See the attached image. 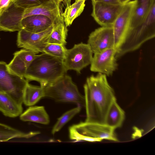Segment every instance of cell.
<instances>
[{"instance_id": "83f0119b", "label": "cell", "mask_w": 155, "mask_h": 155, "mask_svg": "<svg viewBox=\"0 0 155 155\" xmlns=\"http://www.w3.org/2000/svg\"><path fill=\"white\" fill-rule=\"evenodd\" d=\"M103 2L105 3L113 4H120V0H91Z\"/></svg>"}, {"instance_id": "3957f363", "label": "cell", "mask_w": 155, "mask_h": 155, "mask_svg": "<svg viewBox=\"0 0 155 155\" xmlns=\"http://www.w3.org/2000/svg\"><path fill=\"white\" fill-rule=\"evenodd\" d=\"M155 36V3L145 18L141 23L129 28L123 43L116 53L117 59L127 53L139 48Z\"/></svg>"}, {"instance_id": "44dd1931", "label": "cell", "mask_w": 155, "mask_h": 155, "mask_svg": "<svg viewBox=\"0 0 155 155\" xmlns=\"http://www.w3.org/2000/svg\"><path fill=\"white\" fill-rule=\"evenodd\" d=\"M43 97H44L43 88L28 83L24 91L23 102L25 105L30 107L35 105Z\"/></svg>"}, {"instance_id": "9c48e42d", "label": "cell", "mask_w": 155, "mask_h": 155, "mask_svg": "<svg viewBox=\"0 0 155 155\" xmlns=\"http://www.w3.org/2000/svg\"><path fill=\"white\" fill-rule=\"evenodd\" d=\"M91 16L101 26H112L124 5L92 0Z\"/></svg>"}, {"instance_id": "ac0fdd59", "label": "cell", "mask_w": 155, "mask_h": 155, "mask_svg": "<svg viewBox=\"0 0 155 155\" xmlns=\"http://www.w3.org/2000/svg\"><path fill=\"white\" fill-rule=\"evenodd\" d=\"M125 117L124 111L117 102L116 99H114L108 111L105 124L115 129L121 126Z\"/></svg>"}, {"instance_id": "f1b7e54d", "label": "cell", "mask_w": 155, "mask_h": 155, "mask_svg": "<svg viewBox=\"0 0 155 155\" xmlns=\"http://www.w3.org/2000/svg\"><path fill=\"white\" fill-rule=\"evenodd\" d=\"M71 0H63L62 2L64 5L66 7L71 5Z\"/></svg>"}, {"instance_id": "6da1fadb", "label": "cell", "mask_w": 155, "mask_h": 155, "mask_svg": "<svg viewBox=\"0 0 155 155\" xmlns=\"http://www.w3.org/2000/svg\"><path fill=\"white\" fill-rule=\"evenodd\" d=\"M86 118L85 121L105 124L106 117L113 101L114 91L107 76L98 73L87 78L84 86Z\"/></svg>"}, {"instance_id": "5bb4252c", "label": "cell", "mask_w": 155, "mask_h": 155, "mask_svg": "<svg viewBox=\"0 0 155 155\" xmlns=\"http://www.w3.org/2000/svg\"><path fill=\"white\" fill-rule=\"evenodd\" d=\"M23 103L9 94L0 92V111L5 116L14 118L22 113Z\"/></svg>"}, {"instance_id": "5b68a950", "label": "cell", "mask_w": 155, "mask_h": 155, "mask_svg": "<svg viewBox=\"0 0 155 155\" xmlns=\"http://www.w3.org/2000/svg\"><path fill=\"white\" fill-rule=\"evenodd\" d=\"M114 130L106 124L85 121L69 127V137L76 141L100 142L103 139L118 141Z\"/></svg>"}, {"instance_id": "2e32d148", "label": "cell", "mask_w": 155, "mask_h": 155, "mask_svg": "<svg viewBox=\"0 0 155 155\" xmlns=\"http://www.w3.org/2000/svg\"><path fill=\"white\" fill-rule=\"evenodd\" d=\"M23 121H30L44 125L50 122L49 116L43 106H30L20 115Z\"/></svg>"}, {"instance_id": "52a82bcc", "label": "cell", "mask_w": 155, "mask_h": 155, "mask_svg": "<svg viewBox=\"0 0 155 155\" xmlns=\"http://www.w3.org/2000/svg\"><path fill=\"white\" fill-rule=\"evenodd\" d=\"M93 54L87 43L75 44L71 48L67 49L63 61L66 69L74 70L80 73L82 69L91 64Z\"/></svg>"}, {"instance_id": "4316f807", "label": "cell", "mask_w": 155, "mask_h": 155, "mask_svg": "<svg viewBox=\"0 0 155 155\" xmlns=\"http://www.w3.org/2000/svg\"><path fill=\"white\" fill-rule=\"evenodd\" d=\"M16 0H0V15L14 3Z\"/></svg>"}, {"instance_id": "7c38bea8", "label": "cell", "mask_w": 155, "mask_h": 155, "mask_svg": "<svg viewBox=\"0 0 155 155\" xmlns=\"http://www.w3.org/2000/svg\"><path fill=\"white\" fill-rule=\"evenodd\" d=\"M87 44L93 54L114 48V39L112 26H101L91 32Z\"/></svg>"}, {"instance_id": "4fadbf2b", "label": "cell", "mask_w": 155, "mask_h": 155, "mask_svg": "<svg viewBox=\"0 0 155 155\" xmlns=\"http://www.w3.org/2000/svg\"><path fill=\"white\" fill-rule=\"evenodd\" d=\"M35 15L45 16L49 18L53 23L64 21L60 7L53 0H49L38 5L25 8L22 18L23 19Z\"/></svg>"}, {"instance_id": "8fae6325", "label": "cell", "mask_w": 155, "mask_h": 155, "mask_svg": "<svg viewBox=\"0 0 155 155\" xmlns=\"http://www.w3.org/2000/svg\"><path fill=\"white\" fill-rule=\"evenodd\" d=\"M116 51L114 48L94 54L90 64V70L110 76L117 69L118 64L115 57Z\"/></svg>"}, {"instance_id": "8992f818", "label": "cell", "mask_w": 155, "mask_h": 155, "mask_svg": "<svg viewBox=\"0 0 155 155\" xmlns=\"http://www.w3.org/2000/svg\"><path fill=\"white\" fill-rule=\"evenodd\" d=\"M28 81L11 71L7 64L0 61V92L8 94L22 103L24 91Z\"/></svg>"}, {"instance_id": "30bf717a", "label": "cell", "mask_w": 155, "mask_h": 155, "mask_svg": "<svg viewBox=\"0 0 155 155\" xmlns=\"http://www.w3.org/2000/svg\"><path fill=\"white\" fill-rule=\"evenodd\" d=\"M135 3V0H132L124 4L112 26L114 39V48L116 53L122 45L129 28Z\"/></svg>"}, {"instance_id": "d4e9b609", "label": "cell", "mask_w": 155, "mask_h": 155, "mask_svg": "<svg viewBox=\"0 0 155 155\" xmlns=\"http://www.w3.org/2000/svg\"><path fill=\"white\" fill-rule=\"evenodd\" d=\"M67 49L65 46L55 43H48L43 49L45 53L58 58L63 61L66 55Z\"/></svg>"}, {"instance_id": "f546056e", "label": "cell", "mask_w": 155, "mask_h": 155, "mask_svg": "<svg viewBox=\"0 0 155 155\" xmlns=\"http://www.w3.org/2000/svg\"><path fill=\"white\" fill-rule=\"evenodd\" d=\"M132 0H120V3L121 4L124 5L128 2Z\"/></svg>"}, {"instance_id": "cb8c5ba5", "label": "cell", "mask_w": 155, "mask_h": 155, "mask_svg": "<svg viewBox=\"0 0 155 155\" xmlns=\"http://www.w3.org/2000/svg\"><path fill=\"white\" fill-rule=\"evenodd\" d=\"M81 107L78 105L77 107L71 109L62 114L59 118L52 130L51 133L54 134L59 131L69 121L81 111Z\"/></svg>"}, {"instance_id": "ba28073f", "label": "cell", "mask_w": 155, "mask_h": 155, "mask_svg": "<svg viewBox=\"0 0 155 155\" xmlns=\"http://www.w3.org/2000/svg\"><path fill=\"white\" fill-rule=\"evenodd\" d=\"M52 28L53 24L45 30L38 33L21 29L18 31V34L17 46L37 54L43 53L44 48L48 43Z\"/></svg>"}, {"instance_id": "ffe728a7", "label": "cell", "mask_w": 155, "mask_h": 155, "mask_svg": "<svg viewBox=\"0 0 155 155\" xmlns=\"http://www.w3.org/2000/svg\"><path fill=\"white\" fill-rule=\"evenodd\" d=\"M85 1L75 0L72 4L66 7L62 15L67 27L70 26L74 19L82 13L85 6Z\"/></svg>"}, {"instance_id": "7a4b0ae2", "label": "cell", "mask_w": 155, "mask_h": 155, "mask_svg": "<svg viewBox=\"0 0 155 155\" xmlns=\"http://www.w3.org/2000/svg\"><path fill=\"white\" fill-rule=\"evenodd\" d=\"M63 61L45 53L38 54L28 66L24 78L44 88L66 74Z\"/></svg>"}, {"instance_id": "e0dca14e", "label": "cell", "mask_w": 155, "mask_h": 155, "mask_svg": "<svg viewBox=\"0 0 155 155\" xmlns=\"http://www.w3.org/2000/svg\"><path fill=\"white\" fill-rule=\"evenodd\" d=\"M129 28L142 22L147 17L155 0H135Z\"/></svg>"}, {"instance_id": "484cf974", "label": "cell", "mask_w": 155, "mask_h": 155, "mask_svg": "<svg viewBox=\"0 0 155 155\" xmlns=\"http://www.w3.org/2000/svg\"><path fill=\"white\" fill-rule=\"evenodd\" d=\"M49 0H16L14 4L17 6L26 8L33 7Z\"/></svg>"}, {"instance_id": "603a6c76", "label": "cell", "mask_w": 155, "mask_h": 155, "mask_svg": "<svg viewBox=\"0 0 155 155\" xmlns=\"http://www.w3.org/2000/svg\"><path fill=\"white\" fill-rule=\"evenodd\" d=\"M13 58L7 64L9 70L15 74L24 77L28 65L18 51L13 54Z\"/></svg>"}, {"instance_id": "277c9868", "label": "cell", "mask_w": 155, "mask_h": 155, "mask_svg": "<svg viewBox=\"0 0 155 155\" xmlns=\"http://www.w3.org/2000/svg\"><path fill=\"white\" fill-rule=\"evenodd\" d=\"M43 88L44 97L58 102L73 103L85 107L84 96L80 93L68 75H64Z\"/></svg>"}, {"instance_id": "d6986e66", "label": "cell", "mask_w": 155, "mask_h": 155, "mask_svg": "<svg viewBox=\"0 0 155 155\" xmlns=\"http://www.w3.org/2000/svg\"><path fill=\"white\" fill-rule=\"evenodd\" d=\"M39 131L25 133L5 124L0 123V142L8 141L15 138L28 139L39 134Z\"/></svg>"}, {"instance_id": "9a60e30c", "label": "cell", "mask_w": 155, "mask_h": 155, "mask_svg": "<svg viewBox=\"0 0 155 155\" xmlns=\"http://www.w3.org/2000/svg\"><path fill=\"white\" fill-rule=\"evenodd\" d=\"M22 29L38 33L44 31L53 24L48 17L42 15H35L23 18L21 21Z\"/></svg>"}, {"instance_id": "7402d4cb", "label": "cell", "mask_w": 155, "mask_h": 155, "mask_svg": "<svg viewBox=\"0 0 155 155\" xmlns=\"http://www.w3.org/2000/svg\"><path fill=\"white\" fill-rule=\"evenodd\" d=\"M68 29L64 21H59L53 24V28L49 36L48 43L61 44L64 46L66 41Z\"/></svg>"}, {"instance_id": "4dcf8cb0", "label": "cell", "mask_w": 155, "mask_h": 155, "mask_svg": "<svg viewBox=\"0 0 155 155\" xmlns=\"http://www.w3.org/2000/svg\"><path fill=\"white\" fill-rule=\"evenodd\" d=\"M85 1L87 0H85Z\"/></svg>"}]
</instances>
